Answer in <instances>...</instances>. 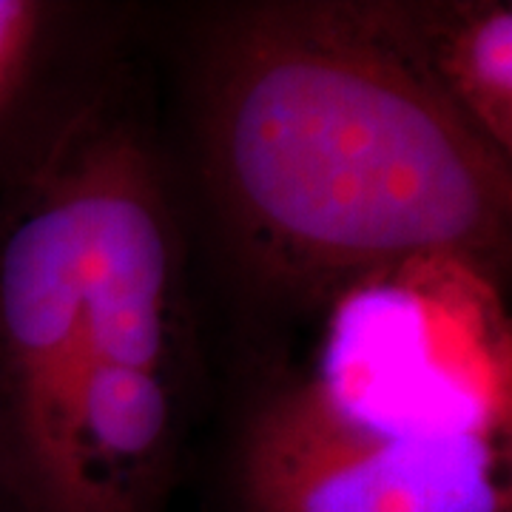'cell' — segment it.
Here are the masks:
<instances>
[{"instance_id": "8992f818", "label": "cell", "mask_w": 512, "mask_h": 512, "mask_svg": "<svg viewBox=\"0 0 512 512\" xmlns=\"http://www.w3.org/2000/svg\"><path fill=\"white\" fill-rule=\"evenodd\" d=\"M0 512H18V507L12 504V498L3 493V490H0Z\"/></svg>"}, {"instance_id": "277c9868", "label": "cell", "mask_w": 512, "mask_h": 512, "mask_svg": "<svg viewBox=\"0 0 512 512\" xmlns=\"http://www.w3.org/2000/svg\"><path fill=\"white\" fill-rule=\"evenodd\" d=\"M148 6L0 0V197L35 174L140 52Z\"/></svg>"}, {"instance_id": "5b68a950", "label": "cell", "mask_w": 512, "mask_h": 512, "mask_svg": "<svg viewBox=\"0 0 512 512\" xmlns=\"http://www.w3.org/2000/svg\"><path fill=\"white\" fill-rule=\"evenodd\" d=\"M396 52L481 140L512 157L510 0H370Z\"/></svg>"}, {"instance_id": "3957f363", "label": "cell", "mask_w": 512, "mask_h": 512, "mask_svg": "<svg viewBox=\"0 0 512 512\" xmlns=\"http://www.w3.org/2000/svg\"><path fill=\"white\" fill-rule=\"evenodd\" d=\"M154 365L208 370V353L143 40L0 197V490L18 512H49L69 402Z\"/></svg>"}, {"instance_id": "7a4b0ae2", "label": "cell", "mask_w": 512, "mask_h": 512, "mask_svg": "<svg viewBox=\"0 0 512 512\" xmlns=\"http://www.w3.org/2000/svg\"><path fill=\"white\" fill-rule=\"evenodd\" d=\"M205 512H512L507 282L424 256L220 384Z\"/></svg>"}, {"instance_id": "6da1fadb", "label": "cell", "mask_w": 512, "mask_h": 512, "mask_svg": "<svg viewBox=\"0 0 512 512\" xmlns=\"http://www.w3.org/2000/svg\"><path fill=\"white\" fill-rule=\"evenodd\" d=\"M211 384L276 362L353 282L456 256L510 285L512 157L481 140L370 0L148 6Z\"/></svg>"}]
</instances>
